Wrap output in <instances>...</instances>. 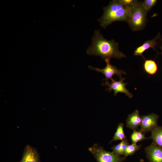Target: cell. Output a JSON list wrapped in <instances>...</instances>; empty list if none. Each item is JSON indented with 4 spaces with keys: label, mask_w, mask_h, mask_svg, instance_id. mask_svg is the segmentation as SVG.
I'll list each match as a JSON object with an SVG mask.
<instances>
[{
    "label": "cell",
    "mask_w": 162,
    "mask_h": 162,
    "mask_svg": "<svg viewBox=\"0 0 162 162\" xmlns=\"http://www.w3.org/2000/svg\"><path fill=\"white\" fill-rule=\"evenodd\" d=\"M143 67L145 71L150 75L155 74L158 70L157 63L154 61L152 59L145 60Z\"/></svg>",
    "instance_id": "4fadbf2b"
},
{
    "label": "cell",
    "mask_w": 162,
    "mask_h": 162,
    "mask_svg": "<svg viewBox=\"0 0 162 162\" xmlns=\"http://www.w3.org/2000/svg\"><path fill=\"white\" fill-rule=\"evenodd\" d=\"M123 144L120 151V155H124V152L127 146L129 145L128 140L126 138L123 140Z\"/></svg>",
    "instance_id": "ffe728a7"
},
{
    "label": "cell",
    "mask_w": 162,
    "mask_h": 162,
    "mask_svg": "<svg viewBox=\"0 0 162 162\" xmlns=\"http://www.w3.org/2000/svg\"><path fill=\"white\" fill-rule=\"evenodd\" d=\"M103 16L98 21L100 26L105 28L116 21H127L129 14V8L123 4L120 0H114L103 8Z\"/></svg>",
    "instance_id": "7a4b0ae2"
},
{
    "label": "cell",
    "mask_w": 162,
    "mask_h": 162,
    "mask_svg": "<svg viewBox=\"0 0 162 162\" xmlns=\"http://www.w3.org/2000/svg\"><path fill=\"white\" fill-rule=\"evenodd\" d=\"M139 162H144V160L142 159H141L140 160Z\"/></svg>",
    "instance_id": "44dd1931"
},
{
    "label": "cell",
    "mask_w": 162,
    "mask_h": 162,
    "mask_svg": "<svg viewBox=\"0 0 162 162\" xmlns=\"http://www.w3.org/2000/svg\"><path fill=\"white\" fill-rule=\"evenodd\" d=\"M141 122V118L139 111L136 110L128 115L126 121V126L133 130H136L138 127L140 126Z\"/></svg>",
    "instance_id": "9c48e42d"
},
{
    "label": "cell",
    "mask_w": 162,
    "mask_h": 162,
    "mask_svg": "<svg viewBox=\"0 0 162 162\" xmlns=\"http://www.w3.org/2000/svg\"><path fill=\"white\" fill-rule=\"evenodd\" d=\"M129 8V14L127 22L134 31L142 29L146 23L147 12L143 8L142 2H138Z\"/></svg>",
    "instance_id": "3957f363"
},
{
    "label": "cell",
    "mask_w": 162,
    "mask_h": 162,
    "mask_svg": "<svg viewBox=\"0 0 162 162\" xmlns=\"http://www.w3.org/2000/svg\"><path fill=\"white\" fill-rule=\"evenodd\" d=\"M159 116L154 113L141 116V122L140 130L144 134L151 131L158 125L157 122Z\"/></svg>",
    "instance_id": "52a82bcc"
},
{
    "label": "cell",
    "mask_w": 162,
    "mask_h": 162,
    "mask_svg": "<svg viewBox=\"0 0 162 162\" xmlns=\"http://www.w3.org/2000/svg\"></svg>",
    "instance_id": "cb8c5ba5"
},
{
    "label": "cell",
    "mask_w": 162,
    "mask_h": 162,
    "mask_svg": "<svg viewBox=\"0 0 162 162\" xmlns=\"http://www.w3.org/2000/svg\"><path fill=\"white\" fill-rule=\"evenodd\" d=\"M19 162H20V161Z\"/></svg>",
    "instance_id": "603a6c76"
},
{
    "label": "cell",
    "mask_w": 162,
    "mask_h": 162,
    "mask_svg": "<svg viewBox=\"0 0 162 162\" xmlns=\"http://www.w3.org/2000/svg\"><path fill=\"white\" fill-rule=\"evenodd\" d=\"M20 162H40L37 151L30 146H26Z\"/></svg>",
    "instance_id": "8fae6325"
},
{
    "label": "cell",
    "mask_w": 162,
    "mask_h": 162,
    "mask_svg": "<svg viewBox=\"0 0 162 162\" xmlns=\"http://www.w3.org/2000/svg\"><path fill=\"white\" fill-rule=\"evenodd\" d=\"M123 140L118 145L114 146L111 148L112 150V152L116 155L121 156L120 155V151L123 144Z\"/></svg>",
    "instance_id": "ac0fdd59"
},
{
    "label": "cell",
    "mask_w": 162,
    "mask_h": 162,
    "mask_svg": "<svg viewBox=\"0 0 162 162\" xmlns=\"http://www.w3.org/2000/svg\"><path fill=\"white\" fill-rule=\"evenodd\" d=\"M110 60V59L105 60L106 65V67L104 68L100 69L90 66H89L88 68L94 70L102 73L105 77L104 80L106 81L112 79V77L115 75H118L120 79H121L122 78V75L126 74V73L123 70L118 69L116 67L112 65Z\"/></svg>",
    "instance_id": "8992f818"
},
{
    "label": "cell",
    "mask_w": 162,
    "mask_h": 162,
    "mask_svg": "<svg viewBox=\"0 0 162 162\" xmlns=\"http://www.w3.org/2000/svg\"><path fill=\"white\" fill-rule=\"evenodd\" d=\"M122 4L129 8L134 6L138 2L136 0H120Z\"/></svg>",
    "instance_id": "d6986e66"
},
{
    "label": "cell",
    "mask_w": 162,
    "mask_h": 162,
    "mask_svg": "<svg viewBox=\"0 0 162 162\" xmlns=\"http://www.w3.org/2000/svg\"><path fill=\"white\" fill-rule=\"evenodd\" d=\"M130 138L132 143L136 144L137 142L149 138H147L145 136V134L141 131L134 130L130 135Z\"/></svg>",
    "instance_id": "9a60e30c"
},
{
    "label": "cell",
    "mask_w": 162,
    "mask_h": 162,
    "mask_svg": "<svg viewBox=\"0 0 162 162\" xmlns=\"http://www.w3.org/2000/svg\"><path fill=\"white\" fill-rule=\"evenodd\" d=\"M124 78H122L120 80L117 81L116 79H111V82L110 83L108 81H106L105 82L102 83L103 86H108V88L106 89L109 92H111L113 90L115 96L118 92L123 93L125 94L129 98H131L133 95L126 88L125 86L128 84L124 83V80H125Z\"/></svg>",
    "instance_id": "5b68a950"
},
{
    "label": "cell",
    "mask_w": 162,
    "mask_h": 162,
    "mask_svg": "<svg viewBox=\"0 0 162 162\" xmlns=\"http://www.w3.org/2000/svg\"><path fill=\"white\" fill-rule=\"evenodd\" d=\"M126 138L124 130V124L119 123L118 125L116 132L110 143L118 140H122Z\"/></svg>",
    "instance_id": "5bb4252c"
},
{
    "label": "cell",
    "mask_w": 162,
    "mask_h": 162,
    "mask_svg": "<svg viewBox=\"0 0 162 162\" xmlns=\"http://www.w3.org/2000/svg\"><path fill=\"white\" fill-rule=\"evenodd\" d=\"M141 145H138L136 144L132 143L131 144L129 145L126 148L124 152V156L126 157L134 154L140 148Z\"/></svg>",
    "instance_id": "2e32d148"
},
{
    "label": "cell",
    "mask_w": 162,
    "mask_h": 162,
    "mask_svg": "<svg viewBox=\"0 0 162 162\" xmlns=\"http://www.w3.org/2000/svg\"><path fill=\"white\" fill-rule=\"evenodd\" d=\"M151 133L149 138L152 142L162 148V127L157 125L152 129Z\"/></svg>",
    "instance_id": "7c38bea8"
},
{
    "label": "cell",
    "mask_w": 162,
    "mask_h": 162,
    "mask_svg": "<svg viewBox=\"0 0 162 162\" xmlns=\"http://www.w3.org/2000/svg\"><path fill=\"white\" fill-rule=\"evenodd\" d=\"M145 151L150 162H162V148L154 143L146 147Z\"/></svg>",
    "instance_id": "ba28073f"
},
{
    "label": "cell",
    "mask_w": 162,
    "mask_h": 162,
    "mask_svg": "<svg viewBox=\"0 0 162 162\" xmlns=\"http://www.w3.org/2000/svg\"><path fill=\"white\" fill-rule=\"evenodd\" d=\"M160 38L159 33L154 39L146 41L142 45L137 47L134 52L135 56H141L145 59L142 54L146 50L152 48L155 50V48L158 44V40Z\"/></svg>",
    "instance_id": "30bf717a"
},
{
    "label": "cell",
    "mask_w": 162,
    "mask_h": 162,
    "mask_svg": "<svg viewBox=\"0 0 162 162\" xmlns=\"http://www.w3.org/2000/svg\"><path fill=\"white\" fill-rule=\"evenodd\" d=\"M97 162H124L126 157L117 155L112 152L105 150L97 144H94L88 148Z\"/></svg>",
    "instance_id": "277c9868"
},
{
    "label": "cell",
    "mask_w": 162,
    "mask_h": 162,
    "mask_svg": "<svg viewBox=\"0 0 162 162\" xmlns=\"http://www.w3.org/2000/svg\"><path fill=\"white\" fill-rule=\"evenodd\" d=\"M156 0H145L142 2V6L147 12H148L156 4Z\"/></svg>",
    "instance_id": "e0dca14e"
},
{
    "label": "cell",
    "mask_w": 162,
    "mask_h": 162,
    "mask_svg": "<svg viewBox=\"0 0 162 162\" xmlns=\"http://www.w3.org/2000/svg\"><path fill=\"white\" fill-rule=\"evenodd\" d=\"M86 52L88 55L100 56L105 60L112 58L120 59L126 56L119 50L118 43L114 40L106 39L99 30L95 31L91 44Z\"/></svg>",
    "instance_id": "6da1fadb"
},
{
    "label": "cell",
    "mask_w": 162,
    "mask_h": 162,
    "mask_svg": "<svg viewBox=\"0 0 162 162\" xmlns=\"http://www.w3.org/2000/svg\"><path fill=\"white\" fill-rule=\"evenodd\" d=\"M161 43H162V45H161V50H162V39H161Z\"/></svg>",
    "instance_id": "7402d4cb"
}]
</instances>
